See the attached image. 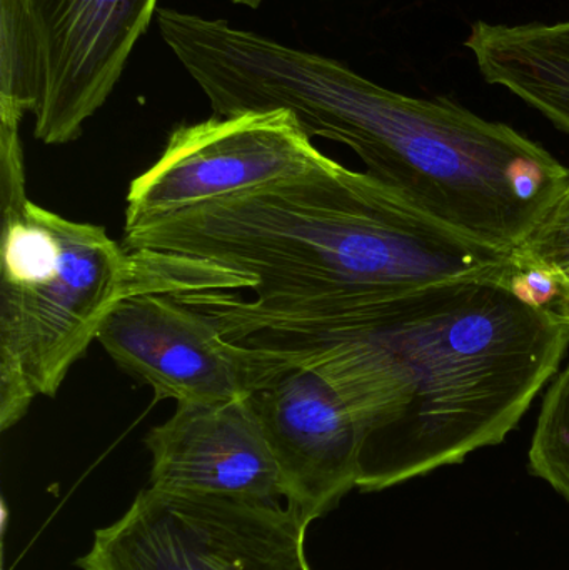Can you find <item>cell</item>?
<instances>
[{
  "instance_id": "cell-13",
  "label": "cell",
  "mask_w": 569,
  "mask_h": 570,
  "mask_svg": "<svg viewBox=\"0 0 569 570\" xmlns=\"http://www.w3.org/2000/svg\"><path fill=\"white\" fill-rule=\"evenodd\" d=\"M557 283V298H555L553 311L569 324V267L563 273L551 274Z\"/></svg>"
},
{
  "instance_id": "cell-6",
  "label": "cell",
  "mask_w": 569,
  "mask_h": 570,
  "mask_svg": "<svg viewBox=\"0 0 569 570\" xmlns=\"http://www.w3.org/2000/svg\"><path fill=\"white\" fill-rule=\"evenodd\" d=\"M96 341L156 401L176 404L253 397L293 365L281 352L229 341L213 317L166 292L120 298Z\"/></svg>"
},
{
  "instance_id": "cell-8",
  "label": "cell",
  "mask_w": 569,
  "mask_h": 570,
  "mask_svg": "<svg viewBox=\"0 0 569 570\" xmlns=\"http://www.w3.org/2000/svg\"><path fill=\"white\" fill-rule=\"evenodd\" d=\"M39 62L33 137L46 146L79 139L107 102L159 0H20Z\"/></svg>"
},
{
  "instance_id": "cell-4",
  "label": "cell",
  "mask_w": 569,
  "mask_h": 570,
  "mask_svg": "<svg viewBox=\"0 0 569 570\" xmlns=\"http://www.w3.org/2000/svg\"><path fill=\"white\" fill-rule=\"evenodd\" d=\"M20 134H0V429L56 397L120 298L137 294L133 254L96 224L27 197Z\"/></svg>"
},
{
  "instance_id": "cell-14",
  "label": "cell",
  "mask_w": 569,
  "mask_h": 570,
  "mask_svg": "<svg viewBox=\"0 0 569 570\" xmlns=\"http://www.w3.org/2000/svg\"><path fill=\"white\" fill-rule=\"evenodd\" d=\"M233 3H237V6L249 7V9H257L264 0H230Z\"/></svg>"
},
{
  "instance_id": "cell-7",
  "label": "cell",
  "mask_w": 569,
  "mask_h": 570,
  "mask_svg": "<svg viewBox=\"0 0 569 570\" xmlns=\"http://www.w3.org/2000/svg\"><path fill=\"white\" fill-rule=\"evenodd\" d=\"M287 110L214 116L169 134L130 183L126 223L156 219L313 169L326 159Z\"/></svg>"
},
{
  "instance_id": "cell-5",
  "label": "cell",
  "mask_w": 569,
  "mask_h": 570,
  "mask_svg": "<svg viewBox=\"0 0 569 570\" xmlns=\"http://www.w3.org/2000/svg\"><path fill=\"white\" fill-rule=\"evenodd\" d=\"M294 505L147 488L94 534L82 570H313Z\"/></svg>"
},
{
  "instance_id": "cell-2",
  "label": "cell",
  "mask_w": 569,
  "mask_h": 570,
  "mask_svg": "<svg viewBox=\"0 0 569 570\" xmlns=\"http://www.w3.org/2000/svg\"><path fill=\"white\" fill-rule=\"evenodd\" d=\"M513 277L428 285L330 334L244 345L330 382L360 429L357 489L386 491L507 441L560 372L569 324Z\"/></svg>"
},
{
  "instance_id": "cell-10",
  "label": "cell",
  "mask_w": 569,
  "mask_h": 570,
  "mask_svg": "<svg viewBox=\"0 0 569 570\" xmlns=\"http://www.w3.org/2000/svg\"><path fill=\"white\" fill-rule=\"evenodd\" d=\"M150 488L183 494L281 502L284 484L251 397L177 404L150 429Z\"/></svg>"
},
{
  "instance_id": "cell-3",
  "label": "cell",
  "mask_w": 569,
  "mask_h": 570,
  "mask_svg": "<svg viewBox=\"0 0 569 570\" xmlns=\"http://www.w3.org/2000/svg\"><path fill=\"white\" fill-rule=\"evenodd\" d=\"M187 72L216 116L287 110L307 136L350 147L371 176L441 223L517 253L569 180L543 146L447 99L386 89L346 63L210 19Z\"/></svg>"
},
{
  "instance_id": "cell-1",
  "label": "cell",
  "mask_w": 569,
  "mask_h": 570,
  "mask_svg": "<svg viewBox=\"0 0 569 570\" xmlns=\"http://www.w3.org/2000/svg\"><path fill=\"white\" fill-rule=\"evenodd\" d=\"M122 246L154 253L174 297L239 344L330 334L406 292L518 271L514 253L331 157L246 193L126 223Z\"/></svg>"
},
{
  "instance_id": "cell-9",
  "label": "cell",
  "mask_w": 569,
  "mask_h": 570,
  "mask_svg": "<svg viewBox=\"0 0 569 570\" xmlns=\"http://www.w3.org/2000/svg\"><path fill=\"white\" fill-rule=\"evenodd\" d=\"M251 401L283 478L284 502L310 524L357 489L360 429L323 375L293 364Z\"/></svg>"
},
{
  "instance_id": "cell-11",
  "label": "cell",
  "mask_w": 569,
  "mask_h": 570,
  "mask_svg": "<svg viewBox=\"0 0 569 570\" xmlns=\"http://www.w3.org/2000/svg\"><path fill=\"white\" fill-rule=\"evenodd\" d=\"M528 468L569 504V362L545 394L528 451Z\"/></svg>"
},
{
  "instance_id": "cell-12",
  "label": "cell",
  "mask_w": 569,
  "mask_h": 570,
  "mask_svg": "<svg viewBox=\"0 0 569 570\" xmlns=\"http://www.w3.org/2000/svg\"><path fill=\"white\" fill-rule=\"evenodd\" d=\"M518 266L563 273L569 267V180L540 226L514 253Z\"/></svg>"
}]
</instances>
